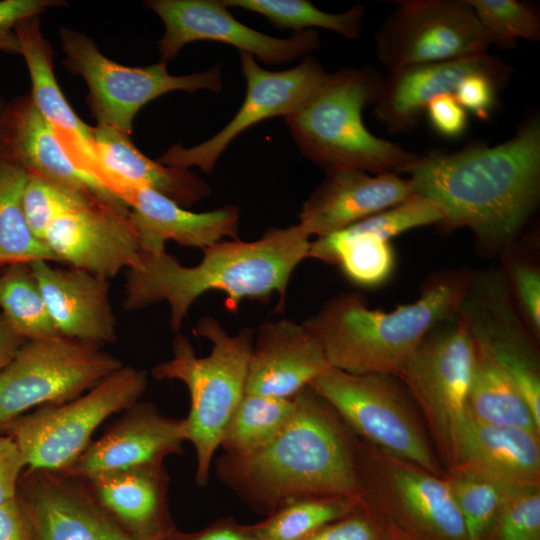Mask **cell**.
<instances>
[{
	"label": "cell",
	"mask_w": 540,
	"mask_h": 540,
	"mask_svg": "<svg viewBox=\"0 0 540 540\" xmlns=\"http://www.w3.org/2000/svg\"><path fill=\"white\" fill-rule=\"evenodd\" d=\"M413 195L432 200L441 224L469 228L490 251L512 244L540 196V118L508 140L420 156L407 172Z\"/></svg>",
	"instance_id": "6da1fadb"
},
{
	"label": "cell",
	"mask_w": 540,
	"mask_h": 540,
	"mask_svg": "<svg viewBox=\"0 0 540 540\" xmlns=\"http://www.w3.org/2000/svg\"><path fill=\"white\" fill-rule=\"evenodd\" d=\"M356 441L335 411L309 386L295 396L287 425L269 443L215 461L221 483L253 508L270 514L308 497L364 501Z\"/></svg>",
	"instance_id": "7a4b0ae2"
},
{
	"label": "cell",
	"mask_w": 540,
	"mask_h": 540,
	"mask_svg": "<svg viewBox=\"0 0 540 540\" xmlns=\"http://www.w3.org/2000/svg\"><path fill=\"white\" fill-rule=\"evenodd\" d=\"M310 243V235L297 223L268 228L253 241L217 242L203 250L195 266L181 264L166 251L141 252L137 265L127 270L122 306L133 311L167 302L175 334L193 303L210 291L224 293L231 311L243 299L264 301L278 294L282 310L291 275L308 258Z\"/></svg>",
	"instance_id": "3957f363"
},
{
	"label": "cell",
	"mask_w": 540,
	"mask_h": 540,
	"mask_svg": "<svg viewBox=\"0 0 540 540\" xmlns=\"http://www.w3.org/2000/svg\"><path fill=\"white\" fill-rule=\"evenodd\" d=\"M469 273L433 277L415 301L392 311L370 308L355 292L337 294L303 324L331 367L352 374L398 376L424 337L456 314Z\"/></svg>",
	"instance_id": "277c9868"
},
{
	"label": "cell",
	"mask_w": 540,
	"mask_h": 540,
	"mask_svg": "<svg viewBox=\"0 0 540 540\" xmlns=\"http://www.w3.org/2000/svg\"><path fill=\"white\" fill-rule=\"evenodd\" d=\"M383 82L371 67L329 73L312 96L284 118L304 156L325 172L407 173L420 155L373 135L362 119L364 107L376 102Z\"/></svg>",
	"instance_id": "5b68a950"
},
{
	"label": "cell",
	"mask_w": 540,
	"mask_h": 540,
	"mask_svg": "<svg viewBox=\"0 0 540 540\" xmlns=\"http://www.w3.org/2000/svg\"><path fill=\"white\" fill-rule=\"evenodd\" d=\"M194 332L210 341L209 355L198 357L189 339L177 333L172 340V358L155 365L152 376L179 380L189 391L185 438L196 453L195 481L205 486L226 425L245 394L254 333L244 328L230 335L210 316L199 319Z\"/></svg>",
	"instance_id": "8992f818"
},
{
	"label": "cell",
	"mask_w": 540,
	"mask_h": 540,
	"mask_svg": "<svg viewBox=\"0 0 540 540\" xmlns=\"http://www.w3.org/2000/svg\"><path fill=\"white\" fill-rule=\"evenodd\" d=\"M396 376L352 374L331 367L309 387L363 441L445 476Z\"/></svg>",
	"instance_id": "52a82bcc"
},
{
	"label": "cell",
	"mask_w": 540,
	"mask_h": 540,
	"mask_svg": "<svg viewBox=\"0 0 540 540\" xmlns=\"http://www.w3.org/2000/svg\"><path fill=\"white\" fill-rule=\"evenodd\" d=\"M474 358L473 339L455 314L424 337L397 376L423 413L447 470L457 462Z\"/></svg>",
	"instance_id": "ba28073f"
},
{
	"label": "cell",
	"mask_w": 540,
	"mask_h": 540,
	"mask_svg": "<svg viewBox=\"0 0 540 540\" xmlns=\"http://www.w3.org/2000/svg\"><path fill=\"white\" fill-rule=\"evenodd\" d=\"M146 387L144 371L122 366L84 395L43 406L0 427L16 443L26 466L64 471L88 447L97 427L137 403Z\"/></svg>",
	"instance_id": "9c48e42d"
},
{
	"label": "cell",
	"mask_w": 540,
	"mask_h": 540,
	"mask_svg": "<svg viewBox=\"0 0 540 540\" xmlns=\"http://www.w3.org/2000/svg\"><path fill=\"white\" fill-rule=\"evenodd\" d=\"M68 71L81 76L88 86L87 101L97 125L114 128L128 136L138 111L157 97L182 90L195 93L222 89L221 64L206 71L174 76L166 63L127 67L105 57L84 33L61 27L59 33Z\"/></svg>",
	"instance_id": "30bf717a"
},
{
	"label": "cell",
	"mask_w": 540,
	"mask_h": 540,
	"mask_svg": "<svg viewBox=\"0 0 540 540\" xmlns=\"http://www.w3.org/2000/svg\"><path fill=\"white\" fill-rule=\"evenodd\" d=\"M122 366L95 343L63 336L26 340L0 372V426L31 407L73 400Z\"/></svg>",
	"instance_id": "8fae6325"
},
{
	"label": "cell",
	"mask_w": 540,
	"mask_h": 540,
	"mask_svg": "<svg viewBox=\"0 0 540 540\" xmlns=\"http://www.w3.org/2000/svg\"><path fill=\"white\" fill-rule=\"evenodd\" d=\"M356 460L367 506L385 510L428 540H468L445 476L363 440L356 442Z\"/></svg>",
	"instance_id": "7c38bea8"
},
{
	"label": "cell",
	"mask_w": 540,
	"mask_h": 540,
	"mask_svg": "<svg viewBox=\"0 0 540 540\" xmlns=\"http://www.w3.org/2000/svg\"><path fill=\"white\" fill-rule=\"evenodd\" d=\"M456 316L478 350L516 384L540 424V364L536 337L521 315L504 271L469 274Z\"/></svg>",
	"instance_id": "4fadbf2b"
},
{
	"label": "cell",
	"mask_w": 540,
	"mask_h": 540,
	"mask_svg": "<svg viewBox=\"0 0 540 540\" xmlns=\"http://www.w3.org/2000/svg\"><path fill=\"white\" fill-rule=\"evenodd\" d=\"M375 45L393 71L486 53L492 40L466 0H400Z\"/></svg>",
	"instance_id": "5bb4252c"
},
{
	"label": "cell",
	"mask_w": 540,
	"mask_h": 540,
	"mask_svg": "<svg viewBox=\"0 0 540 540\" xmlns=\"http://www.w3.org/2000/svg\"><path fill=\"white\" fill-rule=\"evenodd\" d=\"M239 60L246 95L235 116L210 139L190 148L173 145L158 162L186 170L195 166L211 173L234 138L260 121L278 116L285 118L294 113L329 75L313 57H307L294 68L276 72L262 68L254 56L246 52H239Z\"/></svg>",
	"instance_id": "9a60e30c"
},
{
	"label": "cell",
	"mask_w": 540,
	"mask_h": 540,
	"mask_svg": "<svg viewBox=\"0 0 540 540\" xmlns=\"http://www.w3.org/2000/svg\"><path fill=\"white\" fill-rule=\"evenodd\" d=\"M145 6L162 20L165 31L159 40L161 62L174 59L194 41L210 40L236 47L266 64H285L320 46L313 30L289 38L263 34L239 22L221 0H148Z\"/></svg>",
	"instance_id": "2e32d148"
},
{
	"label": "cell",
	"mask_w": 540,
	"mask_h": 540,
	"mask_svg": "<svg viewBox=\"0 0 540 540\" xmlns=\"http://www.w3.org/2000/svg\"><path fill=\"white\" fill-rule=\"evenodd\" d=\"M43 242L56 261L105 279L136 266L142 252L129 208L94 196L59 215Z\"/></svg>",
	"instance_id": "e0dca14e"
},
{
	"label": "cell",
	"mask_w": 540,
	"mask_h": 540,
	"mask_svg": "<svg viewBox=\"0 0 540 540\" xmlns=\"http://www.w3.org/2000/svg\"><path fill=\"white\" fill-rule=\"evenodd\" d=\"M22 496L33 540H140L109 518L80 479L61 471L29 468Z\"/></svg>",
	"instance_id": "ac0fdd59"
},
{
	"label": "cell",
	"mask_w": 540,
	"mask_h": 540,
	"mask_svg": "<svg viewBox=\"0 0 540 540\" xmlns=\"http://www.w3.org/2000/svg\"><path fill=\"white\" fill-rule=\"evenodd\" d=\"M185 441L184 418L167 417L153 404L137 402L61 472L86 479L160 464L166 457L182 453Z\"/></svg>",
	"instance_id": "d6986e66"
},
{
	"label": "cell",
	"mask_w": 540,
	"mask_h": 540,
	"mask_svg": "<svg viewBox=\"0 0 540 540\" xmlns=\"http://www.w3.org/2000/svg\"><path fill=\"white\" fill-rule=\"evenodd\" d=\"M330 368L321 344L303 323L264 321L253 340L245 392L290 399Z\"/></svg>",
	"instance_id": "ffe728a7"
},
{
	"label": "cell",
	"mask_w": 540,
	"mask_h": 540,
	"mask_svg": "<svg viewBox=\"0 0 540 540\" xmlns=\"http://www.w3.org/2000/svg\"><path fill=\"white\" fill-rule=\"evenodd\" d=\"M2 139L5 160L21 167L28 174L128 208L74 164L53 127L36 108L30 94L7 102Z\"/></svg>",
	"instance_id": "44dd1931"
},
{
	"label": "cell",
	"mask_w": 540,
	"mask_h": 540,
	"mask_svg": "<svg viewBox=\"0 0 540 540\" xmlns=\"http://www.w3.org/2000/svg\"><path fill=\"white\" fill-rule=\"evenodd\" d=\"M400 174L372 176L355 169L326 172V178L304 201L299 224L310 236L324 237L393 207L412 196Z\"/></svg>",
	"instance_id": "7402d4cb"
},
{
	"label": "cell",
	"mask_w": 540,
	"mask_h": 540,
	"mask_svg": "<svg viewBox=\"0 0 540 540\" xmlns=\"http://www.w3.org/2000/svg\"><path fill=\"white\" fill-rule=\"evenodd\" d=\"M512 67L488 52L390 71L374 103V115L392 133L415 128L427 104L443 94H454L468 75L484 72L511 77Z\"/></svg>",
	"instance_id": "603a6c76"
},
{
	"label": "cell",
	"mask_w": 540,
	"mask_h": 540,
	"mask_svg": "<svg viewBox=\"0 0 540 540\" xmlns=\"http://www.w3.org/2000/svg\"><path fill=\"white\" fill-rule=\"evenodd\" d=\"M30 267L60 336L98 345L115 342L108 279L70 266L54 267L45 260Z\"/></svg>",
	"instance_id": "cb8c5ba5"
},
{
	"label": "cell",
	"mask_w": 540,
	"mask_h": 540,
	"mask_svg": "<svg viewBox=\"0 0 540 540\" xmlns=\"http://www.w3.org/2000/svg\"><path fill=\"white\" fill-rule=\"evenodd\" d=\"M93 138L100 169L98 181L123 203L138 188L152 189L183 208L211 192L198 175L148 158L131 142L130 136L114 128L97 125L93 127Z\"/></svg>",
	"instance_id": "d4e9b609"
},
{
	"label": "cell",
	"mask_w": 540,
	"mask_h": 540,
	"mask_svg": "<svg viewBox=\"0 0 540 540\" xmlns=\"http://www.w3.org/2000/svg\"><path fill=\"white\" fill-rule=\"evenodd\" d=\"M124 203L142 252L165 251L167 241L204 250L224 238L239 239L240 215L232 205L195 213L149 188L131 191Z\"/></svg>",
	"instance_id": "484cf974"
},
{
	"label": "cell",
	"mask_w": 540,
	"mask_h": 540,
	"mask_svg": "<svg viewBox=\"0 0 540 540\" xmlns=\"http://www.w3.org/2000/svg\"><path fill=\"white\" fill-rule=\"evenodd\" d=\"M15 32L31 78L30 96L41 115L53 127L74 164L98 181L99 162L93 127L73 111L54 75L53 50L40 29L39 16L21 20Z\"/></svg>",
	"instance_id": "4316f807"
},
{
	"label": "cell",
	"mask_w": 540,
	"mask_h": 540,
	"mask_svg": "<svg viewBox=\"0 0 540 540\" xmlns=\"http://www.w3.org/2000/svg\"><path fill=\"white\" fill-rule=\"evenodd\" d=\"M457 466L510 486L540 485V434L484 424L468 415L459 436Z\"/></svg>",
	"instance_id": "83f0119b"
},
{
	"label": "cell",
	"mask_w": 540,
	"mask_h": 540,
	"mask_svg": "<svg viewBox=\"0 0 540 540\" xmlns=\"http://www.w3.org/2000/svg\"><path fill=\"white\" fill-rule=\"evenodd\" d=\"M96 503L130 528L140 540H151L165 513L169 476L153 464L80 479Z\"/></svg>",
	"instance_id": "f1b7e54d"
},
{
	"label": "cell",
	"mask_w": 540,
	"mask_h": 540,
	"mask_svg": "<svg viewBox=\"0 0 540 540\" xmlns=\"http://www.w3.org/2000/svg\"><path fill=\"white\" fill-rule=\"evenodd\" d=\"M308 258L339 265L350 282L364 288L387 282L396 263L391 241L353 226L311 241Z\"/></svg>",
	"instance_id": "f546056e"
},
{
	"label": "cell",
	"mask_w": 540,
	"mask_h": 540,
	"mask_svg": "<svg viewBox=\"0 0 540 540\" xmlns=\"http://www.w3.org/2000/svg\"><path fill=\"white\" fill-rule=\"evenodd\" d=\"M467 413L484 424L521 428L540 434V424L516 384L476 346Z\"/></svg>",
	"instance_id": "4dcf8cb0"
},
{
	"label": "cell",
	"mask_w": 540,
	"mask_h": 540,
	"mask_svg": "<svg viewBox=\"0 0 540 540\" xmlns=\"http://www.w3.org/2000/svg\"><path fill=\"white\" fill-rule=\"evenodd\" d=\"M28 174L10 162L0 166V266L56 261L30 229L22 205Z\"/></svg>",
	"instance_id": "1f68e13d"
},
{
	"label": "cell",
	"mask_w": 540,
	"mask_h": 540,
	"mask_svg": "<svg viewBox=\"0 0 540 540\" xmlns=\"http://www.w3.org/2000/svg\"><path fill=\"white\" fill-rule=\"evenodd\" d=\"M294 410L295 397L282 399L245 392L226 425L220 447L231 456L256 451L278 435Z\"/></svg>",
	"instance_id": "d6a6232c"
},
{
	"label": "cell",
	"mask_w": 540,
	"mask_h": 540,
	"mask_svg": "<svg viewBox=\"0 0 540 540\" xmlns=\"http://www.w3.org/2000/svg\"><path fill=\"white\" fill-rule=\"evenodd\" d=\"M0 309L12 329L25 340L60 336L30 264L9 265L0 275Z\"/></svg>",
	"instance_id": "836d02e7"
},
{
	"label": "cell",
	"mask_w": 540,
	"mask_h": 540,
	"mask_svg": "<svg viewBox=\"0 0 540 540\" xmlns=\"http://www.w3.org/2000/svg\"><path fill=\"white\" fill-rule=\"evenodd\" d=\"M365 506L364 501L351 497L303 498L286 504L251 529L257 540H302Z\"/></svg>",
	"instance_id": "e575fe53"
},
{
	"label": "cell",
	"mask_w": 540,
	"mask_h": 540,
	"mask_svg": "<svg viewBox=\"0 0 540 540\" xmlns=\"http://www.w3.org/2000/svg\"><path fill=\"white\" fill-rule=\"evenodd\" d=\"M230 8H242L266 17L279 29L296 32L319 27L337 32L348 39H357L362 29L364 7L355 4L342 13H328L306 0H221Z\"/></svg>",
	"instance_id": "d590c367"
},
{
	"label": "cell",
	"mask_w": 540,
	"mask_h": 540,
	"mask_svg": "<svg viewBox=\"0 0 540 540\" xmlns=\"http://www.w3.org/2000/svg\"><path fill=\"white\" fill-rule=\"evenodd\" d=\"M447 471L445 477L464 520L468 540H484L510 485L463 466Z\"/></svg>",
	"instance_id": "8d00e7d4"
},
{
	"label": "cell",
	"mask_w": 540,
	"mask_h": 540,
	"mask_svg": "<svg viewBox=\"0 0 540 540\" xmlns=\"http://www.w3.org/2000/svg\"><path fill=\"white\" fill-rule=\"evenodd\" d=\"M492 44L512 47L517 39H540V15L530 4L517 0H466Z\"/></svg>",
	"instance_id": "74e56055"
},
{
	"label": "cell",
	"mask_w": 540,
	"mask_h": 540,
	"mask_svg": "<svg viewBox=\"0 0 540 540\" xmlns=\"http://www.w3.org/2000/svg\"><path fill=\"white\" fill-rule=\"evenodd\" d=\"M484 540H540V485L510 486Z\"/></svg>",
	"instance_id": "f35d334b"
},
{
	"label": "cell",
	"mask_w": 540,
	"mask_h": 540,
	"mask_svg": "<svg viewBox=\"0 0 540 540\" xmlns=\"http://www.w3.org/2000/svg\"><path fill=\"white\" fill-rule=\"evenodd\" d=\"M89 196L93 195L73 191L40 176L28 174L22 195L23 211L30 229L43 241L47 229L59 215Z\"/></svg>",
	"instance_id": "ab89813d"
},
{
	"label": "cell",
	"mask_w": 540,
	"mask_h": 540,
	"mask_svg": "<svg viewBox=\"0 0 540 540\" xmlns=\"http://www.w3.org/2000/svg\"><path fill=\"white\" fill-rule=\"evenodd\" d=\"M505 276L514 301L533 334L540 333V271L535 263L509 255Z\"/></svg>",
	"instance_id": "60d3db41"
},
{
	"label": "cell",
	"mask_w": 540,
	"mask_h": 540,
	"mask_svg": "<svg viewBox=\"0 0 540 540\" xmlns=\"http://www.w3.org/2000/svg\"><path fill=\"white\" fill-rule=\"evenodd\" d=\"M509 79L490 73H473L459 83L453 95L467 112L488 120L497 108L499 92Z\"/></svg>",
	"instance_id": "b9f144b4"
},
{
	"label": "cell",
	"mask_w": 540,
	"mask_h": 540,
	"mask_svg": "<svg viewBox=\"0 0 540 540\" xmlns=\"http://www.w3.org/2000/svg\"><path fill=\"white\" fill-rule=\"evenodd\" d=\"M66 4L61 0H0V52L19 54L15 32L17 24L28 17Z\"/></svg>",
	"instance_id": "7bdbcfd3"
},
{
	"label": "cell",
	"mask_w": 540,
	"mask_h": 540,
	"mask_svg": "<svg viewBox=\"0 0 540 540\" xmlns=\"http://www.w3.org/2000/svg\"><path fill=\"white\" fill-rule=\"evenodd\" d=\"M425 113L432 128L442 137L455 139L467 129L468 112L453 94H443L431 100Z\"/></svg>",
	"instance_id": "ee69618b"
},
{
	"label": "cell",
	"mask_w": 540,
	"mask_h": 540,
	"mask_svg": "<svg viewBox=\"0 0 540 540\" xmlns=\"http://www.w3.org/2000/svg\"><path fill=\"white\" fill-rule=\"evenodd\" d=\"M365 507L321 527L302 540H380L376 524L361 513Z\"/></svg>",
	"instance_id": "f6af8a7d"
},
{
	"label": "cell",
	"mask_w": 540,
	"mask_h": 540,
	"mask_svg": "<svg viewBox=\"0 0 540 540\" xmlns=\"http://www.w3.org/2000/svg\"><path fill=\"white\" fill-rule=\"evenodd\" d=\"M25 459L10 437L0 436V505L16 499Z\"/></svg>",
	"instance_id": "bcb514c9"
},
{
	"label": "cell",
	"mask_w": 540,
	"mask_h": 540,
	"mask_svg": "<svg viewBox=\"0 0 540 540\" xmlns=\"http://www.w3.org/2000/svg\"><path fill=\"white\" fill-rule=\"evenodd\" d=\"M0 540H30L28 524L17 497L0 505Z\"/></svg>",
	"instance_id": "7dc6e473"
},
{
	"label": "cell",
	"mask_w": 540,
	"mask_h": 540,
	"mask_svg": "<svg viewBox=\"0 0 540 540\" xmlns=\"http://www.w3.org/2000/svg\"><path fill=\"white\" fill-rule=\"evenodd\" d=\"M25 341L0 313V372L11 362Z\"/></svg>",
	"instance_id": "c3c4849f"
},
{
	"label": "cell",
	"mask_w": 540,
	"mask_h": 540,
	"mask_svg": "<svg viewBox=\"0 0 540 540\" xmlns=\"http://www.w3.org/2000/svg\"><path fill=\"white\" fill-rule=\"evenodd\" d=\"M186 540H257L252 529L246 531L231 524H221Z\"/></svg>",
	"instance_id": "681fc988"
},
{
	"label": "cell",
	"mask_w": 540,
	"mask_h": 540,
	"mask_svg": "<svg viewBox=\"0 0 540 540\" xmlns=\"http://www.w3.org/2000/svg\"><path fill=\"white\" fill-rule=\"evenodd\" d=\"M7 102L0 96V166L6 162L3 152V139H2V127H3V116L5 112Z\"/></svg>",
	"instance_id": "f907efd6"
},
{
	"label": "cell",
	"mask_w": 540,
	"mask_h": 540,
	"mask_svg": "<svg viewBox=\"0 0 540 540\" xmlns=\"http://www.w3.org/2000/svg\"><path fill=\"white\" fill-rule=\"evenodd\" d=\"M389 540H403V539H401L400 537H392Z\"/></svg>",
	"instance_id": "816d5d0a"
}]
</instances>
